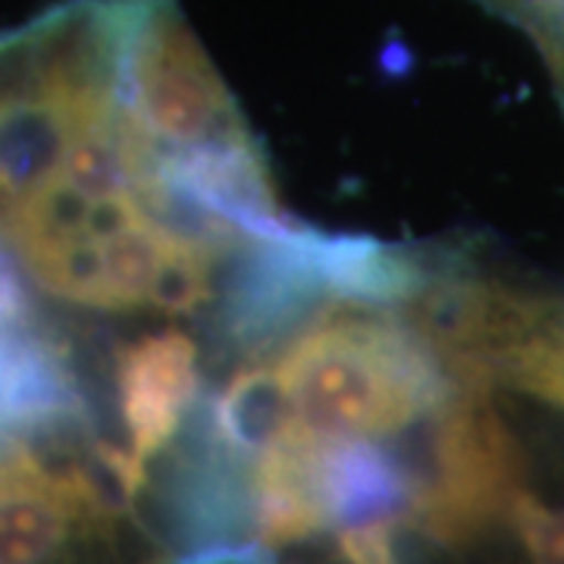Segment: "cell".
Instances as JSON below:
<instances>
[{
    "label": "cell",
    "instance_id": "1",
    "mask_svg": "<svg viewBox=\"0 0 564 564\" xmlns=\"http://www.w3.org/2000/svg\"><path fill=\"white\" fill-rule=\"evenodd\" d=\"M292 417L326 436L386 440L430 423L462 389L395 307L329 304L267 358Z\"/></svg>",
    "mask_w": 564,
    "mask_h": 564
},
{
    "label": "cell",
    "instance_id": "2",
    "mask_svg": "<svg viewBox=\"0 0 564 564\" xmlns=\"http://www.w3.org/2000/svg\"><path fill=\"white\" fill-rule=\"evenodd\" d=\"M122 104L158 154H202L254 141L176 0H132L122 44Z\"/></svg>",
    "mask_w": 564,
    "mask_h": 564
},
{
    "label": "cell",
    "instance_id": "3",
    "mask_svg": "<svg viewBox=\"0 0 564 564\" xmlns=\"http://www.w3.org/2000/svg\"><path fill=\"white\" fill-rule=\"evenodd\" d=\"M426 470L414 480L411 518L443 545L477 543L524 492V458L492 386L464 383L433 417Z\"/></svg>",
    "mask_w": 564,
    "mask_h": 564
},
{
    "label": "cell",
    "instance_id": "4",
    "mask_svg": "<svg viewBox=\"0 0 564 564\" xmlns=\"http://www.w3.org/2000/svg\"><path fill=\"white\" fill-rule=\"evenodd\" d=\"M117 408L126 433V462L141 489L151 464L176 443L182 423L202 392V355L180 329L148 333L126 345L113 370Z\"/></svg>",
    "mask_w": 564,
    "mask_h": 564
},
{
    "label": "cell",
    "instance_id": "5",
    "mask_svg": "<svg viewBox=\"0 0 564 564\" xmlns=\"http://www.w3.org/2000/svg\"><path fill=\"white\" fill-rule=\"evenodd\" d=\"M508 524L530 564H564V505L545 502L524 489L511 505Z\"/></svg>",
    "mask_w": 564,
    "mask_h": 564
},
{
    "label": "cell",
    "instance_id": "6",
    "mask_svg": "<svg viewBox=\"0 0 564 564\" xmlns=\"http://www.w3.org/2000/svg\"><path fill=\"white\" fill-rule=\"evenodd\" d=\"M511 20L536 41L564 107V0H518Z\"/></svg>",
    "mask_w": 564,
    "mask_h": 564
},
{
    "label": "cell",
    "instance_id": "7",
    "mask_svg": "<svg viewBox=\"0 0 564 564\" xmlns=\"http://www.w3.org/2000/svg\"><path fill=\"white\" fill-rule=\"evenodd\" d=\"M484 3H489V7H499L502 13H508V17H511V13H514V3H518V0H484Z\"/></svg>",
    "mask_w": 564,
    "mask_h": 564
}]
</instances>
